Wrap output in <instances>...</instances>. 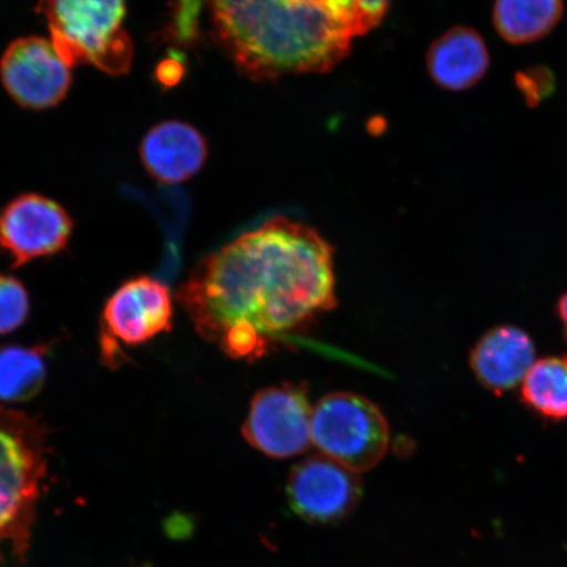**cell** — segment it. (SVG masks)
<instances>
[{
  "label": "cell",
  "mask_w": 567,
  "mask_h": 567,
  "mask_svg": "<svg viewBox=\"0 0 567 567\" xmlns=\"http://www.w3.org/2000/svg\"><path fill=\"white\" fill-rule=\"evenodd\" d=\"M197 334L248 363L336 308L334 252L278 217L205 257L177 289Z\"/></svg>",
  "instance_id": "1"
},
{
  "label": "cell",
  "mask_w": 567,
  "mask_h": 567,
  "mask_svg": "<svg viewBox=\"0 0 567 567\" xmlns=\"http://www.w3.org/2000/svg\"><path fill=\"white\" fill-rule=\"evenodd\" d=\"M213 30L254 80L323 73L372 30L354 0H208Z\"/></svg>",
  "instance_id": "2"
},
{
  "label": "cell",
  "mask_w": 567,
  "mask_h": 567,
  "mask_svg": "<svg viewBox=\"0 0 567 567\" xmlns=\"http://www.w3.org/2000/svg\"><path fill=\"white\" fill-rule=\"evenodd\" d=\"M48 431L21 411L0 408V557L6 544L25 563L48 476Z\"/></svg>",
  "instance_id": "3"
},
{
  "label": "cell",
  "mask_w": 567,
  "mask_h": 567,
  "mask_svg": "<svg viewBox=\"0 0 567 567\" xmlns=\"http://www.w3.org/2000/svg\"><path fill=\"white\" fill-rule=\"evenodd\" d=\"M38 11L71 68L90 63L110 75L130 70L133 44L123 27L126 0H39Z\"/></svg>",
  "instance_id": "4"
},
{
  "label": "cell",
  "mask_w": 567,
  "mask_h": 567,
  "mask_svg": "<svg viewBox=\"0 0 567 567\" xmlns=\"http://www.w3.org/2000/svg\"><path fill=\"white\" fill-rule=\"evenodd\" d=\"M390 441L386 417L365 396L338 392L313 409L311 443L321 455L357 473L372 471L385 457Z\"/></svg>",
  "instance_id": "5"
},
{
  "label": "cell",
  "mask_w": 567,
  "mask_h": 567,
  "mask_svg": "<svg viewBox=\"0 0 567 567\" xmlns=\"http://www.w3.org/2000/svg\"><path fill=\"white\" fill-rule=\"evenodd\" d=\"M311 417L307 389L282 384L255 394L243 427L252 449L272 458H289L310 449Z\"/></svg>",
  "instance_id": "6"
},
{
  "label": "cell",
  "mask_w": 567,
  "mask_h": 567,
  "mask_svg": "<svg viewBox=\"0 0 567 567\" xmlns=\"http://www.w3.org/2000/svg\"><path fill=\"white\" fill-rule=\"evenodd\" d=\"M0 78L10 96L30 110L60 104L71 86V66L52 40L27 35L12 41L0 60Z\"/></svg>",
  "instance_id": "7"
},
{
  "label": "cell",
  "mask_w": 567,
  "mask_h": 567,
  "mask_svg": "<svg viewBox=\"0 0 567 567\" xmlns=\"http://www.w3.org/2000/svg\"><path fill=\"white\" fill-rule=\"evenodd\" d=\"M71 234L73 219L47 196L20 195L0 212V248L16 268L65 250Z\"/></svg>",
  "instance_id": "8"
},
{
  "label": "cell",
  "mask_w": 567,
  "mask_h": 567,
  "mask_svg": "<svg viewBox=\"0 0 567 567\" xmlns=\"http://www.w3.org/2000/svg\"><path fill=\"white\" fill-rule=\"evenodd\" d=\"M287 494L296 515L324 526L352 515L363 495V485L359 473L328 456L317 455L293 467Z\"/></svg>",
  "instance_id": "9"
},
{
  "label": "cell",
  "mask_w": 567,
  "mask_h": 567,
  "mask_svg": "<svg viewBox=\"0 0 567 567\" xmlns=\"http://www.w3.org/2000/svg\"><path fill=\"white\" fill-rule=\"evenodd\" d=\"M174 302L166 284L140 276L123 284L103 310V346L136 347L173 328Z\"/></svg>",
  "instance_id": "10"
},
{
  "label": "cell",
  "mask_w": 567,
  "mask_h": 567,
  "mask_svg": "<svg viewBox=\"0 0 567 567\" xmlns=\"http://www.w3.org/2000/svg\"><path fill=\"white\" fill-rule=\"evenodd\" d=\"M141 161L155 181L176 184L189 181L208 157L207 141L195 126L169 120L152 127L141 142Z\"/></svg>",
  "instance_id": "11"
},
{
  "label": "cell",
  "mask_w": 567,
  "mask_h": 567,
  "mask_svg": "<svg viewBox=\"0 0 567 567\" xmlns=\"http://www.w3.org/2000/svg\"><path fill=\"white\" fill-rule=\"evenodd\" d=\"M535 349L526 332L501 326L478 340L471 354L474 374L486 389L502 394L526 379Z\"/></svg>",
  "instance_id": "12"
},
{
  "label": "cell",
  "mask_w": 567,
  "mask_h": 567,
  "mask_svg": "<svg viewBox=\"0 0 567 567\" xmlns=\"http://www.w3.org/2000/svg\"><path fill=\"white\" fill-rule=\"evenodd\" d=\"M491 66L482 35L467 27L452 28L434 41L427 54L429 73L439 86L465 91L476 86Z\"/></svg>",
  "instance_id": "13"
},
{
  "label": "cell",
  "mask_w": 567,
  "mask_h": 567,
  "mask_svg": "<svg viewBox=\"0 0 567 567\" xmlns=\"http://www.w3.org/2000/svg\"><path fill=\"white\" fill-rule=\"evenodd\" d=\"M564 11V0H495L494 27L509 44H530L555 30Z\"/></svg>",
  "instance_id": "14"
},
{
  "label": "cell",
  "mask_w": 567,
  "mask_h": 567,
  "mask_svg": "<svg viewBox=\"0 0 567 567\" xmlns=\"http://www.w3.org/2000/svg\"><path fill=\"white\" fill-rule=\"evenodd\" d=\"M45 357L42 346L0 347V401L21 403L34 399L47 381Z\"/></svg>",
  "instance_id": "15"
},
{
  "label": "cell",
  "mask_w": 567,
  "mask_h": 567,
  "mask_svg": "<svg viewBox=\"0 0 567 567\" xmlns=\"http://www.w3.org/2000/svg\"><path fill=\"white\" fill-rule=\"evenodd\" d=\"M523 400L545 416L567 417V358L536 361L523 380Z\"/></svg>",
  "instance_id": "16"
},
{
  "label": "cell",
  "mask_w": 567,
  "mask_h": 567,
  "mask_svg": "<svg viewBox=\"0 0 567 567\" xmlns=\"http://www.w3.org/2000/svg\"><path fill=\"white\" fill-rule=\"evenodd\" d=\"M30 316V296L23 282L0 274V336L23 326Z\"/></svg>",
  "instance_id": "17"
},
{
  "label": "cell",
  "mask_w": 567,
  "mask_h": 567,
  "mask_svg": "<svg viewBox=\"0 0 567 567\" xmlns=\"http://www.w3.org/2000/svg\"><path fill=\"white\" fill-rule=\"evenodd\" d=\"M515 84L529 106L540 105L556 91L555 74L545 66H532L517 71Z\"/></svg>",
  "instance_id": "18"
},
{
  "label": "cell",
  "mask_w": 567,
  "mask_h": 567,
  "mask_svg": "<svg viewBox=\"0 0 567 567\" xmlns=\"http://www.w3.org/2000/svg\"><path fill=\"white\" fill-rule=\"evenodd\" d=\"M208 0H175L169 33L177 44L189 45L196 41L202 12Z\"/></svg>",
  "instance_id": "19"
},
{
  "label": "cell",
  "mask_w": 567,
  "mask_h": 567,
  "mask_svg": "<svg viewBox=\"0 0 567 567\" xmlns=\"http://www.w3.org/2000/svg\"><path fill=\"white\" fill-rule=\"evenodd\" d=\"M368 21L375 27L388 10L389 0H354Z\"/></svg>",
  "instance_id": "20"
},
{
  "label": "cell",
  "mask_w": 567,
  "mask_h": 567,
  "mask_svg": "<svg viewBox=\"0 0 567 567\" xmlns=\"http://www.w3.org/2000/svg\"><path fill=\"white\" fill-rule=\"evenodd\" d=\"M559 317H561L563 322L565 324V329L567 332V293L563 297L561 301L558 303Z\"/></svg>",
  "instance_id": "21"
}]
</instances>
